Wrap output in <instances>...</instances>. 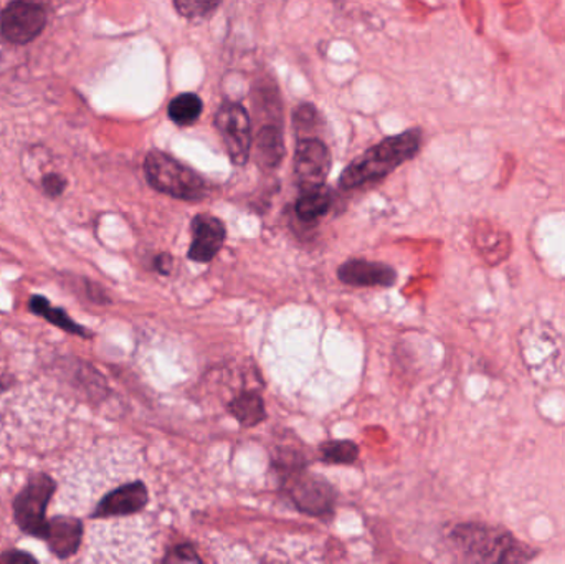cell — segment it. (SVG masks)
Listing matches in <instances>:
<instances>
[{
	"mask_svg": "<svg viewBox=\"0 0 565 564\" xmlns=\"http://www.w3.org/2000/svg\"><path fill=\"white\" fill-rule=\"evenodd\" d=\"M420 146V129H408L401 135L385 138L351 162L342 171L339 184L342 189H358L382 181L395 169L415 158Z\"/></svg>",
	"mask_w": 565,
	"mask_h": 564,
	"instance_id": "1",
	"label": "cell"
},
{
	"mask_svg": "<svg viewBox=\"0 0 565 564\" xmlns=\"http://www.w3.org/2000/svg\"><path fill=\"white\" fill-rule=\"evenodd\" d=\"M145 174L152 189L171 198L198 202L207 195L204 179L168 152H149L146 156Z\"/></svg>",
	"mask_w": 565,
	"mask_h": 564,
	"instance_id": "2",
	"label": "cell"
},
{
	"mask_svg": "<svg viewBox=\"0 0 565 564\" xmlns=\"http://www.w3.org/2000/svg\"><path fill=\"white\" fill-rule=\"evenodd\" d=\"M451 539L465 555L481 562H507L516 560V553H521L516 552V543L511 536L484 526H460Z\"/></svg>",
	"mask_w": 565,
	"mask_h": 564,
	"instance_id": "3",
	"label": "cell"
},
{
	"mask_svg": "<svg viewBox=\"0 0 565 564\" xmlns=\"http://www.w3.org/2000/svg\"><path fill=\"white\" fill-rule=\"evenodd\" d=\"M215 126L234 164H247L254 148L252 121L247 109L238 103H224L215 115Z\"/></svg>",
	"mask_w": 565,
	"mask_h": 564,
	"instance_id": "4",
	"label": "cell"
},
{
	"mask_svg": "<svg viewBox=\"0 0 565 564\" xmlns=\"http://www.w3.org/2000/svg\"><path fill=\"white\" fill-rule=\"evenodd\" d=\"M55 483L46 476H35L30 480L29 486L19 493L13 503L15 522L23 532L33 536L45 535L46 507L52 499Z\"/></svg>",
	"mask_w": 565,
	"mask_h": 564,
	"instance_id": "5",
	"label": "cell"
},
{
	"mask_svg": "<svg viewBox=\"0 0 565 564\" xmlns=\"http://www.w3.org/2000/svg\"><path fill=\"white\" fill-rule=\"evenodd\" d=\"M46 25V12L39 0H12L0 17L3 39L17 45L33 42Z\"/></svg>",
	"mask_w": 565,
	"mask_h": 564,
	"instance_id": "6",
	"label": "cell"
},
{
	"mask_svg": "<svg viewBox=\"0 0 565 564\" xmlns=\"http://www.w3.org/2000/svg\"><path fill=\"white\" fill-rule=\"evenodd\" d=\"M331 164V152L324 141L315 136L298 139L295 151V178L299 191H312L324 185Z\"/></svg>",
	"mask_w": 565,
	"mask_h": 564,
	"instance_id": "7",
	"label": "cell"
},
{
	"mask_svg": "<svg viewBox=\"0 0 565 564\" xmlns=\"http://www.w3.org/2000/svg\"><path fill=\"white\" fill-rule=\"evenodd\" d=\"M289 497L299 512L312 517L328 515L335 503V492L326 480L315 476L295 477L289 486Z\"/></svg>",
	"mask_w": 565,
	"mask_h": 564,
	"instance_id": "8",
	"label": "cell"
},
{
	"mask_svg": "<svg viewBox=\"0 0 565 564\" xmlns=\"http://www.w3.org/2000/svg\"><path fill=\"white\" fill-rule=\"evenodd\" d=\"M227 228L221 219L214 215H195L192 221V244L188 257L198 264H209L224 247Z\"/></svg>",
	"mask_w": 565,
	"mask_h": 564,
	"instance_id": "9",
	"label": "cell"
},
{
	"mask_svg": "<svg viewBox=\"0 0 565 564\" xmlns=\"http://www.w3.org/2000/svg\"><path fill=\"white\" fill-rule=\"evenodd\" d=\"M149 506V489L145 482H129L109 492L96 507L95 519H116L145 512Z\"/></svg>",
	"mask_w": 565,
	"mask_h": 564,
	"instance_id": "10",
	"label": "cell"
},
{
	"mask_svg": "<svg viewBox=\"0 0 565 564\" xmlns=\"http://www.w3.org/2000/svg\"><path fill=\"white\" fill-rule=\"evenodd\" d=\"M338 277L349 287L388 288L397 280V272L382 262L351 258L338 268Z\"/></svg>",
	"mask_w": 565,
	"mask_h": 564,
	"instance_id": "11",
	"label": "cell"
},
{
	"mask_svg": "<svg viewBox=\"0 0 565 564\" xmlns=\"http://www.w3.org/2000/svg\"><path fill=\"white\" fill-rule=\"evenodd\" d=\"M83 526L78 520L58 517L46 525L43 539L49 542L50 550L60 558H68L78 552L82 542Z\"/></svg>",
	"mask_w": 565,
	"mask_h": 564,
	"instance_id": "12",
	"label": "cell"
},
{
	"mask_svg": "<svg viewBox=\"0 0 565 564\" xmlns=\"http://www.w3.org/2000/svg\"><path fill=\"white\" fill-rule=\"evenodd\" d=\"M285 158L280 126L267 125L257 135V161L264 169H275Z\"/></svg>",
	"mask_w": 565,
	"mask_h": 564,
	"instance_id": "13",
	"label": "cell"
},
{
	"mask_svg": "<svg viewBox=\"0 0 565 564\" xmlns=\"http://www.w3.org/2000/svg\"><path fill=\"white\" fill-rule=\"evenodd\" d=\"M228 413L244 427H255L267 419L264 400L257 391H245L228 404Z\"/></svg>",
	"mask_w": 565,
	"mask_h": 564,
	"instance_id": "14",
	"label": "cell"
},
{
	"mask_svg": "<svg viewBox=\"0 0 565 564\" xmlns=\"http://www.w3.org/2000/svg\"><path fill=\"white\" fill-rule=\"evenodd\" d=\"M332 207V192L328 188L312 189V191L301 192L296 201V215L301 221L315 222L324 217Z\"/></svg>",
	"mask_w": 565,
	"mask_h": 564,
	"instance_id": "15",
	"label": "cell"
},
{
	"mask_svg": "<svg viewBox=\"0 0 565 564\" xmlns=\"http://www.w3.org/2000/svg\"><path fill=\"white\" fill-rule=\"evenodd\" d=\"M204 103L195 93H182L169 103L168 115L178 126L194 125L201 118Z\"/></svg>",
	"mask_w": 565,
	"mask_h": 564,
	"instance_id": "16",
	"label": "cell"
},
{
	"mask_svg": "<svg viewBox=\"0 0 565 564\" xmlns=\"http://www.w3.org/2000/svg\"><path fill=\"white\" fill-rule=\"evenodd\" d=\"M319 453H321L322 462L344 466L358 460L359 447L351 440H331V443L321 444Z\"/></svg>",
	"mask_w": 565,
	"mask_h": 564,
	"instance_id": "17",
	"label": "cell"
},
{
	"mask_svg": "<svg viewBox=\"0 0 565 564\" xmlns=\"http://www.w3.org/2000/svg\"><path fill=\"white\" fill-rule=\"evenodd\" d=\"M30 308L35 311L36 315H42L46 320L52 321L56 327L63 328V330L70 331V333L75 334H86V331L83 328H79V324L73 323L70 320L68 315L65 311L56 310L53 308L45 298L35 297L30 304Z\"/></svg>",
	"mask_w": 565,
	"mask_h": 564,
	"instance_id": "18",
	"label": "cell"
},
{
	"mask_svg": "<svg viewBox=\"0 0 565 564\" xmlns=\"http://www.w3.org/2000/svg\"><path fill=\"white\" fill-rule=\"evenodd\" d=\"M221 2L222 0H174V6L181 15L195 19V17H205L214 12Z\"/></svg>",
	"mask_w": 565,
	"mask_h": 564,
	"instance_id": "19",
	"label": "cell"
},
{
	"mask_svg": "<svg viewBox=\"0 0 565 564\" xmlns=\"http://www.w3.org/2000/svg\"><path fill=\"white\" fill-rule=\"evenodd\" d=\"M318 123L315 106L302 105L299 106L298 111H295V128L298 129L299 138H306L308 131H312Z\"/></svg>",
	"mask_w": 565,
	"mask_h": 564,
	"instance_id": "20",
	"label": "cell"
},
{
	"mask_svg": "<svg viewBox=\"0 0 565 564\" xmlns=\"http://www.w3.org/2000/svg\"><path fill=\"white\" fill-rule=\"evenodd\" d=\"M166 563H201V556L198 555L191 545H179L178 549L169 552V555L164 558Z\"/></svg>",
	"mask_w": 565,
	"mask_h": 564,
	"instance_id": "21",
	"label": "cell"
},
{
	"mask_svg": "<svg viewBox=\"0 0 565 564\" xmlns=\"http://www.w3.org/2000/svg\"><path fill=\"white\" fill-rule=\"evenodd\" d=\"M43 189H45L46 194L55 198V195L62 194L63 189H65V179L60 178L58 174H49L43 179Z\"/></svg>",
	"mask_w": 565,
	"mask_h": 564,
	"instance_id": "22",
	"label": "cell"
},
{
	"mask_svg": "<svg viewBox=\"0 0 565 564\" xmlns=\"http://www.w3.org/2000/svg\"><path fill=\"white\" fill-rule=\"evenodd\" d=\"M172 257L169 254H161L156 257V268H158L159 274L169 275L172 270Z\"/></svg>",
	"mask_w": 565,
	"mask_h": 564,
	"instance_id": "23",
	"label": "cell"
},
{
	"mask_svg": "<svg viewBox=\"0 0 565 564\" xmlns=\"http://www.w3.org/2000/svg\"><path fill=\"white\" fill-rule=\"evenodd\" d=\"M0 562L10 563V564L29 563V562H33V558H32V556L23 555V553L15 552V553H7V555H3L2 558H0Z\"/></svg>",
	"mask_w": 565,
	"mask_h": 564,
	"instance_id": "24",
	"label": "cell"
}]
</instances>
